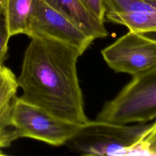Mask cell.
I'll list each match as a JSON object with an SVG mask.
<instances>
[{"label": "cell", "mask_w": 156, "mask_h": 156, "mask_svg": "<svg viewBox=\"0 0 156 156\" xmlns=\"http://www.w3.org/2000/svg\"><path fill=\"white\" fill-rule=\"evenodd\" d=\"M30 38L17 79L20 98L65 121L87 123L77 71L78 49L48 36Z\"/></svg>", "instance_id": "obj_1"}, {"label": "cell", "mask_w": 156, "mask_h": 156, "mask_svg": "<svg viewBox=\"0 0 156 156\" xmlns=\"http://www.w3.org/2000/svg\"><path fill=\"white\" fill-rule=\"evenodd\" d=\"M152 123L129 125L95 119L80 126L66 143L82 155H124L146 154L143 143Z\"/></svg>", "instance_id": "obj_2"}, {"label": "cell", "mask_w": 156, "mask_h": 156, "mask_svg": "<svg viewBox=\"0 0 156 156\" xmlns=\"http://www.w3.org/2000/svg\"><path fill=\"white\" fill-rule=\"evenodd\" d=\"M156 118V65L132 76L131 80L106 102L96 120L118 124L146 122Z\"/></svg>", "instance_id": "obj_3"}, {"label": "cell", "mask_w": 156, "mask_h": 156, "mask_svg": "<svg viewBox=\"0 0 156 156\" xmlns=\"http://www.w3.org/2000/svg\"><path fill=\"white\" fill-rule=\"evenodd\" d=\"M17 138H29L59 146L76 134L80 125L70 123L18 98L12 116Z\"/></svg>", "instance_id": "obj_4"}, {"label": "cell", "mask_w": 156, "mask_h": 156, "mask_svg": "<svg viewBox=\"0 0 156 156\" xmlns=\"http://www.w3.org/2000/svg\"><path fill=\"white\" fill-rule=\"evenodd\" d=\"M113 71L133 76L156 65V39L129 31L101 51Z\"/></svg>", "instance_id": "obj_5"}, {"label": "cell", "mask_w": 156, "mask_h": 156, "mask_svg": "<svg viewBox=\"0 0 156 156\" xmlns=\"http://www.w3.org/2000/svg\"><path fill=\"white\" fill-rule=\"evenodd\" d=\"M26 35L54 38L75 47L80 55L94 40L43 0L33 1Z\"/></svg>", "instance_id": "obj_6"}, {"label": "cell", "mask_w": 156, "mask_h": 156, "mask_svg": "<svg viewBox=\"0 0 156 156\" xmlns=\"http://www.w3.org/2000/svg\"><path fill=\"white\" fill-rule=\"evenodd\" d=\"M18 88L17 78L12 70L0 66V143L5 147L18 138L12 125V116Z\"/></svg>", "instance_id": "obj_7"}, {"label": "cell", "mask_w": 156, "mask_h": 156, "mask_svg": "<svg viewBox=\"0 0 156 156\" xmlns=\"http://www.w3.org/2000/svg\"><path fill=\"white\" fill-rule=\"evenodd\" d=\"M43 1L94 40L106 37L108 35L104 23L98 21L91 15L80 0Z\"/></svg>", "instance_id": "obj_8"}, {"label": "cell", "mask_w": 156, "mask_h": 156, "mask_svg": "<svg viewBox=\"0 0 156 156\" xmlns=\"http://www.w3.org/2000/svg\"><path fill=\"white\" fill-rule=\"evenodd\" d=\"M34 0H2L9 35H26Z\"/></svg>", "instance_id": "obj_9"}, {"label": "cell", "mask_w": 156, "mask_h": 156, "mask_svg": "<svg viewBox=\"0 0 156 156\" xmlns=\"http://www.w3.org/2000/svg\"><path fill=\"white\" fill-rule=\"evenodd\" d=\"M109 21L126 26L129 31L150 34L156 32V13L131 12L126 13H106Z\"/></svg>", "instance_id": "obj_10"}, {"label": "cell", "mask_w": 156, "mask_h": 156, "mask_svg": "<svg viewBox=\"0 0 156 156\" xmlns=\"http://www.w3.org/2000/svg\"><path fill=\"white\" fill-rule=\"evenodd\" d=\"M106 13H126L131 12H155L150 5L143 0H104Z\"/></svg>", "instance_id": "obj_11"}, {"label": "cell", "mask_w": 156, "mask_h": 156, "mask_svg": "<svg viewBox=\"0 0 156 156\" xmlns=\"http://www.w3.org/2000/svg\"><path fill=\"white\" fill-rule=\"evenodd\" d=\"M10 38L5 15L2 8L0 11V66L2 65L5 59Z\"/></svg>", "instance_id": "obj_12"}, {"label": "cell", "mask_w": 156, "mask_h": 156, "mask_svg": "<svg viewBox=\"0 0 156 156\" xmlns=\"http://www.w3.org/2000/svg\"><path fill=\"white\" fill-rule=\"evenodd\" d=\"M87 10L98 21L104 23L105 18V8L104 0H80Z\"/></svg>", "instance_id": "obj_13"}, {"label": "cell", "mask_w": 156, "mask_h": 156, "mask_svg": "<svg viewBox=\"0 0 156 156\" xmlns=\"http://www.w3.org/2000/svg\"><path fill=\"white\" fill-rule=\"evenodd\" d=\"M143 143L147 154L156 155V130L147 135Z\"/></svg>", "instance_id": "obj_14"}, {"label": "cell", "mask_w": 156, "mask_h": 156, "mask_svg": "<svg viewBox=\"0 0 156 156\" xmlns=\"http://www.w3.org/2000/svg\"><path fill=\"white\" fill-rule=\"evenodd\" d=\"M156 10V0H143Z\"/></svg>", "instance_id": "obj_15"}, {"label": "cell", "mask_w": 156, "mask_h": 156, "mask_svg": "<svg viewBox=\"0 0 156 156\" xmlns=\"http://www.w3.org/2000/svg\"><path fill=\"white\" fill-rule=\"evenodd\" d=\"M155 130H156V121H155L154 122H153V123L151 124V127H150V128H149V130H148L147 135H149V133H152V132L155 131Z\"/></svg>", "instance_id": "obj_16"}, {"label": "cell", "mask_w": 156, "mask_h": 156, "mask_svg": "<svg viewBox=\"0 0 156 156\" xmlns=\"http://www.w3.org/2000/svg\"><path fill=\"white\" fill-rule=\"evenodd\" d=\"M4 147H5L4 146V145L0 143V156H1V155H5V154H4V153H2V149L4 148Z\"/></svg>", "instance_id": "obj_17"}, {"label": "cell", "mask_w": 156, "mask_h": 156, "mask_svg": "<svg viewBox=\"0 0 156 156\" xmlns=\"http://www.w3.org/2000/svg\"><path fill=\"white\" fill-rule=\"evenodd\" d=\"M2 0H0V11L2 9Z\"/></svg>", "instance_id": "obj_18"}]
</instances>
